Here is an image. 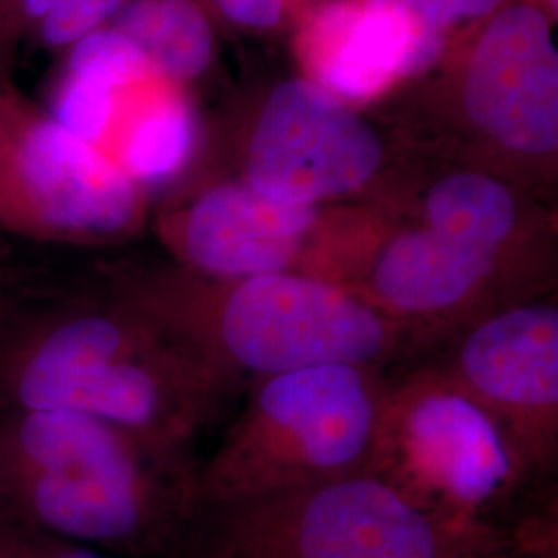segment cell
I'll return each instance as SVG.
<instances>
[{
  "instance_id": "3957f363",
  "label": "cell",
  "mask_w": 558,
  "mask_h": 558,
  "mask_svg": "<svg viewBox=\"0 0 558 558\" xmlns=\"http://www.w3.org/2000/svg\"><path fill=\"white\" fill-rule=\"evenodd\" d=\"M161 323L232 391L313 366L383 371L418 348L359 290L300 274L220 279L184 267L133 269L110 286Z\"/></svg>"
},
{
  "instance_id": "603a6c76",
  "label": "cell",
  "mask_w": 558,
  "mask_h": 558,
  "mask_svg": "<svg viewBox=\"0 0 558 558\" xmlns=\"http://www.w3.org/2000/svg\"><path fill=\"white\" fill-rule=\"evenodd\" d=\"M470 558H557L550 557L548 553H542L538 550V546L534 544H525L521 539H513L511 544L497 548V550H490V553H484V555H476V557Z\"/></svg>"
},
{
  "instance_id": "9a60e30c",
  "label": "cell",
  "mask_w": 558,
  "mask_h": 558,
  "mask_svg": "<svg viewBox=\"0 0 558 558\" xmlns=\"http://www.w3.org/2000/svg\"><path fill=\"white\" fill-rule=\"evenodd\" d=\"M163 77H199L214 52L209 21L193 0H131L110 23Z\"/></svg>"
},
{
  "instance_id": "d6986e66",
  "label": "cell",
  "mask_w": 558,
  "mask_h": 558,
  "mask_svg": "<svg viewBox=\"0 0 558 558\" xmlns=\"http://www.w3.org/2000/svg\"><path fill=\"white\" fill-rule=\"evenodd\" d=\"M0 558H114L96 548L44 534L20 519L0 523Z\"/></svg>"
},
{
  "instance_id": "7a4b0ae2",
  "label": "cell",
  "mask_w": 558,
  "mask_h": 558,
  "mask_svg": "<svg viewBox=\"0 0 558 558\" xmlns=\"http://www.w3.org/2000/svg\"><path fill=\"white\" fill-rule=\"evenodd\" d=\"M197 465L87 414L0 410L11 515L110 557L182 558L199 513Z\"/></svg>"
},
{
  "instance_id": "8992f818",
  "label": "cell",
  "mask_w": 558,
  "mask_h": 558,
  "mask_svg": "<svg viewBox=\"0 0 558 558\" xmlns=\"http://www.w3.org/2000/svg\"><path fill=\"white\" fill-rule=\"evenodd\" d=\"M145 189L120 161L0 81V232L50 244L135 234Z\"/></svg>"
},
{
  "instance_id": "8fae6325",
  "label": "cell",
  "mask_w": 558,
  "mask_h": 558,
  "mask_svg": "<svg viewBox=\"0 0 558 558\" xmlns=\"http://www.w3.org/2000/svg\"><path fill=\"white\" fill-rule=\"evenodd\" d=\"M319 223L317 205L269 199L246 182L205 189L161 218V236L180 267L207 278L304 274L302 255Z\"/></svg>"
},
{
  "instance_id": "9c48e42d",
  "label": "cell",
  "mask_w": 558,
  "mask_h": 558,
  "mask_svg": "<svg viewBox=\"0 0 558 558\" xmlns=\"http://www.w3.org/2000/svg\"><path fill=\"white\" fill-rule=\"evenodd\" d=\"M385 151L375 131L308 81L279 85L260 114L244 180L269 199L317 205L364 189Z\"/></svg>"
},
{
  "instance_id": "ffe728a7",
  "label": "cell",
  "mask_w": 558,
  "mask_h": 558,
  "mask_svg": "<svg viewBox=\"0 0 558 558\" xmlns=\"http://www.w3.org/2000/svg\"><path fill=\"white\" fill-rule=\"evenodd\" d=\"M57 0H0V81L9 80V69L21 41L36 34Z\"/></svg>"
},
{
  "instance_id": "52a82bcc",
  "label": "cell",
  "mask_w": 558,
  "mask_h": 558,
  "mask_svg": "<svg viewBox=\"0 0 558 558\" xmlns=\"http://www.w3.org/2000/svg\"><path fill=\"white\" fill-rule=\"evenodd\" d=\"M371 474L470 521H488L486 511L530 478L497 420L437 362L385 383Z\"/></svg>"
},
{
  "instance_id": "cb8c5ba5",
  "label": "cell",
  "mask_w": 558,
  "mask_h": 558,
  "mask_svg": "<svg viewBox=\"0 0 558 558\" xmlns=\"http://www.w3.org/2000/svg\"><path fill=\"white\" fill-rule=\"evenodd\" d=\"M7 518H11V511H9V502H7V495H4V482H2V474H0V523Z\"/></svg>"
},
{
  "instance_id": "6da1fadb",
  "label": "cell",
  "mask_w": 558,
  "mask_h": 558,
  "mask_svg": "<svg viewBox=\"0 0 558 558\" xmlns=\"http://www.w3.org/2000/svg\"><path fill=\"white\" fill-rule=\"evenodd\" d=\"M230 389L161 323L110 288L21 304L0 336V410H66L193 456Z\"/></svg>"
},
{
  "instance_id": "2e32d148",
  "label": "cell",
  "mask_w": 558,
  "mask_h": 558,
  "mask_svg": "<svg viewBox=\"0 0 558 558\" xmlns=\"http://www.w3.org/2000/svg\"><path fill=\"white\" fill-rule=\"evenodd\" d=\"M195 129L186 110L168 106L143 120L126 141L120 166L147 191L179 177L189 163Z\"/></svg>"
},
{
  "instance_id": "7c38bea8",
  "label": "cell",
  "mask_w": 558,
  "mask_h": 558,
  "mask_svg": "<svg viewBox=\"0 0 558 558\" xmlns=\"http://www.w3.org/2000/svg\"><path fill=\"white\" fill-rule=\"evenodd\" d=\"M465 110L509 151L557 149L558 54L538 9L511 7L490 21L468 69Z\"/></svg>"
},
{
  "instance_id": "7402d4cb",
  "label": "cell",
  "mask_w": 558,
  "mask_h": 558,
  "mask_svg": "<svg viewBox=\"0 0 558 558\" xmlns=\"http://www.w3.org/2000/svg\"><path fill=\"white\" fill-rule=\"evenodd\" d=\"M25 300L20 294V276L0 265V336Z\"/></svg>"
},
{
  "instance_id": "5bb4252c",
  "label": "cell",
  "mask_w": 558,
  "mask_h": 558,
  "mask_svg": "<svg viewBox=\"0 0 558 558\" xmlns=\"http://www.w3.org/2000/svg\"><path fill=\"white\" fill-rule=\"evenodd\" d=\"M424 226L495 260L530 294L538 296L518 274L511 257L518 236V197L495 177L482 172H453L437 180L424 197Z\"/></svg>"
},
{
  "instance_id": "ac0fdd59",
  "label": "cell",
  "mask_w": 558,
  "mask_h": 558,
  "mask_svg": "<svg viewBox=\"0 0 558 558\" xmlns=\"http://www.w3.org/2000/svg\"><path fill=\"white\" fill-rule=\"evenodd\" d=\"M410 21L420 40L439 52L442 32L463 20H476L490 13L500 0H389Z\"/></svg>"
},
{
  "instance_id": "44dd1931",
  "label": "cell",
  "mask_w": 558,
  "mask_h": 558,
  "mask_svg": "<svg viewBox=\"0 0 558 558\" xmlns=\"http://www.w3.org/2000/svg\"><path fill=\"white\" fill-rule=\"evenodd\" d=\"M283 2L286 0H216L228 20L255 27L276 25L281 17Z\"/></svg>"
},
{
  "instance_id": "4fadbf2b",
  "label": "cell",
  "mask_w": 558,
  "mask_h": 558,
  "mask_svg": "<svg viewBox=\"0 0 558 558\" xmlns=\"http://www.w3.org/2000/svg\"><path fill=\"white\" fill-rule=\"evenodd\" d=\"M317 69L329 89L368 100L437 57L389 0L331 7L317 27Z\"/></svg>"
},
{
  "instance_id": "ba28073f",
  "label": "cell",
  "mask_w": 558,
  "mask_h": 558,
  "mask_svg": "<svg viewBox=\"0 0 558 558\" xmlns=\"http://www.w3.org/2000/svg\"><path fill=\"white\" fill-rule=\"evenodd\" d=\"M440 371L497 420L525 474H550L558 459V302L532 296L445 339Z\"/></svg>"
},
{
  "instance_id": "30bf717a",
  "label": "cell",
  "mask_w": 558,
  "mask_h": 558,
  "mask_svg": "<svg viewBox=\"0 0 558 558\" xmlns=\"http://www.w3.org/2000/svg\"><path fill=\"white\" fill-rule=\"evenodd\" d=\"M352 288L418 345L449 339L502 304L534 296L495 260L426 226L383 242Z\"/></svg>"
},
{
  "instance_id": "5b68a950",
  "label": "cell",
  "mask_w": 558,
  "mask_h": 558,
  "mask_svg": "<svg viewBox=\"0 0 558 558\" xmlns=\"http://www.w3.org/2000/svg\"><path fill=\"white\" fill-rule=\"evenodd\" d=\"M383 371L313 366L251 380L239 416L197 465L201 505L371 474Z\"/></svg>"
},
{
  "instance_id": "277c9868",
  "label": "cell",
  "mask_w": 558,
  "mask_h": 558,
  "mask_svg": "<svg viewBox=\"0 0 558 558\" xmlns=\"http://www.w3.org/2000/svg\"><path fill=\"white\" fill-rule=\"evenodd\" d=\"M515 538L451 518L375 474L201 505L182 558H470Z\"/></svg>"
},
{
  "instance_id": "e0dca14e",
  "label": "cell",
  "mask_w": 558,
  "mask_h": 558,
  "mask_svg": "<svg viewBox=\"0 0 558 558\" xmlns=\"http://www.w3.org/2000/svg\"><path fill=\"white\" fill-rule=\"evenodd\" d=\"M131 0H57L36 29V38L50 52L73 50L96 36Z\"/></svg>"
}]
</instances>
